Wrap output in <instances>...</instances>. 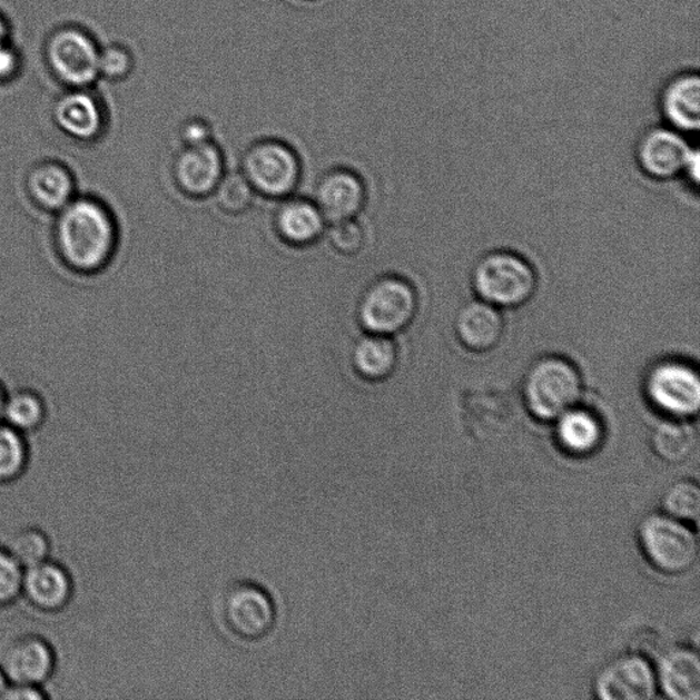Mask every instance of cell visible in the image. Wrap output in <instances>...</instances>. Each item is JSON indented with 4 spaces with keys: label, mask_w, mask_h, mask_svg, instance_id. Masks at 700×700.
Returning a JSON list of instances; mask_svg holds the SVG:
<instances>
[{
    "label": "cell",
    "mask_w": 700,
    "mask_h": 700,
    "mask_svg": "<svg viewBox=\"0 0 700 700\" xmlns=\"http://www.w3.org/2000/svg\"><path fill=\"white\" fill-rule=\"evenodd\" d=\"M583 394L584 379L576 363L559 353H549L526 368L519 398L534 421L552 424L582 403Z\"/></svg>",
    "instance_id": "1"
},
{
    "label": "cell",
    "mask_w": 700,
    "mask_h": 700,
    "mask_svg": "<svg viewBox=\"0 0 700 700\" xmlns=\"http://www.w3.org/2000/svg\"><path fill=\"white\" fill-rule=\"evenodd\" d=\"M62 209L58 238L65 259L80 270H98L116 249L117 227L111 215L89 199L70 201Z\"/></svg>",
    "instance_id": "2"
},
{
    "label": "cell",
    "mask_w": 700,
    "mask_h": 700,
    "mask_svg": "<svg viewBox=\"0 0 700 700\" xmlns=\"http://www.w3.org/2000/svg\"><path fill=\"white\" fill-rule=\"evenodd\" d=\"M538 273L524 256L507 249L490 250L479 257L471 272L476 298L499 309L523 307L538 290Z\"/></svg>",
    "instance_id": "3"
},
{
    "label": "cell",
    "mask_w": 700,
    "mask_h": 700,
    "mask_svg": "<svg viewBox=\"0 0 700 700\" xmlns=\"http://www.w3.org/2000/svg\"><path fill=\"white\" fill-rule=\"evenodd\" d=\"M637 541L644 561L663 576H684L698 564L699 541L693 525L666 513L643 517L638 525Z\"/></svg>",
    "instance_id": "4"
},
{
    "label": "cell",
    "mask_w": 700,
    "mask_h": 700,
    "mask_svg": "<svg viewBox=\"0 0 700 700\" xmlns=\"http://www.w3.org/2000/svg\"><path fill=\"white\" fill-rule=\"evenodd\" d=\"M643 394L650 408L663 418L693 421L700 411L699 371L686 358H661L645 371Z\"/></svg>",
    "instance_id": "5"
},
{
    "label": "cell",
    "mask_w": 700,
    "mask_h": 700,
    "mask_svg": "<svg viewBox=\"0 0 700 700\" xmlns=\"http://www.w3.org/2000/svg\"><path fill=\"white\" fill-rule=\"evenodd\" d=\"M418 308L415 286L400 275H382L362 293L357 321L369 334L396 337L414 323Z\"/></svg>",
    "instance_id": "6"
},
{
    "label": "cell",
    "mask_w": 700,
    "mask_h": 700,
    "mask_svg": "<svg viewBox=\"0 0 700 700\" xmlns=\"http://www.w3.org/2000/svg\"><path fill=\"white\" fill-rule=\"evenodd\" d=\"M220 624L243 643H259L272 635L278 610L270 591L253 580L227 584L219 597Z\"/></svg>",
    "instance_id": "7"
},
{
    "label": "cell",
    "mask_w": 700,
    "mask_h": 700,
    "mask_svg": "<svg viewBox=\"0 0 700 700\" xmlns=\"http://www.w3.org/2000/svg\"><path fill=\"white\" fill-rule=\"evenodd\" d=\"M241 175L256 195L268 199H286L302 181L300 157L289 144L277 139L257 140L245 149Z\"/></svg>",
    "instance_id": "8"
},
{
    "label": "cell",
    "mask_w": 700,
    "mask_h": 700,
    "mask_svg": "<svg viewBox=\"0 0 700 700\" xmlns=\"http://www.w3.org/2000/svg\"><path fill=\"white\" fill-rule=\"evenodd\" d=\"M520 398L499 388H479L463 394L460 417L466 435L477 444L504 438L519 421Z\"/></svg>",
    "instance_id": "9"
},
{
    "label": "cell",
    "mask_w": 700,
    "mask_h": 700,
    "mask_svg": "<svg viewBox=\"0 0 700 700\" xmlns=\"http://www.w3.org/2000/svg\"><path fill=\"white\" fill-rule=\"evenodd\" d=\"M592 691L601 700H650L658 693L654 662L631 651L613 658L597 673Z\"/></svg>",
    "instance_id": "10"
},
{
    "label": "cell",
    "mask_w": 700,
    "mask_h": 700,
    "mask_svg": "<svg viewBox=\"0 0 700 700\" xmlns=\"http://www.w3.org/2000/svg\"><path fill=\"white\" fill-rule=\"evenodd\" d=\"M172 181L190 199L213 196L226 175L225 155L215 140L183 146L171 165Z\"/></svg>",
    "instance_id": "11"
},
{
    "label": "cell",
    "mask_w": 700,
    "mask_h": 700,
    "mask_svg": "<svg viewBox=\"0 0 700 700\" xmlns=\"http://www.w3.org/2000/svg\"><path fill=\"white\" fill-rule=\"evenodd\" d=\"M47 57L53 75L69 86H89L100 75V51L96 41L77 29L56 33L47 47Z\"/></svg>",
    "instance_id": "12"
},
{
    "label": "cell",
    "mask_w": 700,
    "mask_h": 700,
    "mask_svg": "<svg viewBox=\"0 0 700 700\" xmlns=\"http://www.w3.org/2000/svg\"><path fill=\"white\" fill-rule=\"evenodd\" d=\"M693 148L674 129H653L639 140L635 159L639 170L657 183L683 177Z\"/></svg>",
    "instance_id": "13"
},
{
    "label": "cell",
    "mask_w": 700,
    "mask_h": 700,
    "mask_svg": "<svg viewBox=\"0 0 700 700\" xmlns=\"http://www.w3.org/2000/svg\"><path fill=\"white\" fill-rule=\"evenodd\" d=\"M314 201L328 225L355 219L366 207V183L357 172L337 167L322 176L315 188Z\"/></svg>",
    "instance_id": "14"
},
{
    "label": "cell",
    "mask_w": 700,
    "mask_h": 700,
    "mask_svg": "<svg viewBox=\"0 0 700 700\" xmlns=\"http://www.w3.org/2000/svg\"><path fill=\"white\" fill-rule=\"evenodd\" d=\"M658 692L670 700L700 698V660L693 645H668L654 663Z\"/></svg>",
    "instance_id": "15"
},
{
    "label": "cell",
    "mask_w": 700,
    "mask_h": 700,
    "mask_svg": "<svg viewBox=\"0 0 700 700\" xmlns=\"http://www.w3.org/2000/svg\"><path fill=\"white\" fill-rule=\"evenodd\" d=\"M554 441L560 452L572 459H588L601 451L607 440L603 418L580 403L555 418Z\"/></svg>",
    "instance_id": "16"
},
{
    "label": "cell",
    "mask_w": 700,
    "mask_h": 700,
    "mask_svg": "<svg viewBox=\"0 0 700 700\" xmlns=\"http://www.w3.org/2000/svg\"><path fill=\"white\" fill-rule=\"evenodd\" d=\"M53 666L51 645L36 635L14 639L0 657V670L9 684L39 687L50 678Z\"/></svg>",
    "instance_id": "17"
},
{
    "label": "cell",
    "mask_w": 700,
    "mask_h": 700,
    "mask_svg": "<svg viewBox=\"0 0 700 700\" xmlns=\"http://www.w3.org/2000/svg\"><path fill=\"white\" fill-rule=\"evenodd\" d=\"M454 334L464 349L483 355L501 345L505 335V319L501 309L476 298L459 310L454 319Z\"/></svg>",
    "instance_id": "18"
},
{
    "label": "cell",
    "mask_w": 700,
    "mask_h": 700,
    "mask_svg": "<svg viewBox=\"0 0 700 700\" xmlns=\"http://www.w3.org/2000/svg\"><path fill=\"white\" fill-rule=\"evenodd\" d=\"M274 230L292 248H307L326 235L327 220L314 200L286 197L275 209Z\"/></svg>",
    "instance_id": "19"
},
{
    "label": "cell",
    "mask_w": 700,
    "mask_h": 700,
    "mask_svg": "<svg viewBox=\"0 0 700 700\" xmlns=\"http://www.w3.org/2000/svg\"><path fill=\"white\" fill-rule=\"evenodd\" d=\"M21 591L34 607L58 610L69 602L73 584L63 566L46 560L23 570Z\"/></svg>",
    "instance_id": "20"
},
{
    "label": "cell",
    "mask_w": 700,
    "mask_h": 700,
    "mask_svg": "<svg viewBox=\"0 0 700 700\" xmlns=\"http://www.w3.org/2000/svg\"><path fill=\"white\" fill-rule=\"evenodd\" d=\"M396 341L386 335L366 333L351 352V364L358 378L379 383L392 378L398 367Z\"/></svg>",
    "instance_id": "21"
},
{
    "label": "cell",
    "mask_w": 700,
    "mask_h": 700,
    "mask_svg": "<svg viewBox=\"0 0 700 700\" xmlns=\"http://www.w3.org/2000/svg\"><path fill=\"white\" fill-rule=\"evenodd\" d=\"M649 442L651 452L662 463L683 464L696 452L698 445L697 428L692 421L663 418L651 431Z\"/></svg>",
    "instance_id": "22"
},
{
    "label": "cell",
    "mask_w": 700,
    "mask_h": 700,
    "mask_svg": "<svg viewBox=\"0 0 700 700\" xmlns=\"http://www.w3.org/2000/svg\"><path fill=\"white\" fill-rule=\"evenodd\" d=\"M663 114L678 131H697L700 127V82L697 76L676 80L662 100Z\"/></svg>",
    "instance_id": "23"
},
{
    "label": "cell",
    "mask_w": 700,
    "mask_h": 700,
    "mask_svg": "<svg viewBox=\"0 0 700 700\" xmlns=\"http://www.w3.org/2000/svg\"><path fill=\"white\" fill-rule=\"evenodd\" d=\"M56 119L66 134L80 140L93 139L103 124L99 105L91 95L81 92L59 100Z\"/></svg>",
    "instance_id": "24"
},
{
    "label": "cell",
    "mask_w": 700,
    "mask_h": 700,
    "mask_svg": "<svg viewBox=\"0 0 700 700\" xmlns=\"http://www.w3.org/2000/svg\"><path fill=\"white\" fill-rule=\"evenodd\" d=\"M29 187L39 205L50 209L68 206L73 195V183L69 172L57 165L39 167L33 171Z\"/></svg>",
    "instance_id": "25"
},
{
    "label": "cell",
    "mask_w": 700,
    "mask_h": 700,
    "mask_svg": "<svg viewBox=\"0 0 700 700\" xmlns=\"http://www.w3.org/2000/svg\"><path fill=\"white\" fill-rule=\"evenodd\" d=\"M661 512L696 526L700 514V489L692 479H680L669 484L661 495Z\"/></svg>",
    "instance_id": "26"
},
{
    "label": "cell",
    "mask_w": 700,
    "mask_h": 700,
    "mask_svg": "<svg viewBox=\"0 0 700 700\" xmlns=\"http://www.w3.org/2000/svg\"><path fill=\"white\" fill-rule=\"evenodd\" d=\"M255 190L247 178L239 172H226L215 188L213 197L220 211L227 215H243L254 205Z\"/></svg>",
    "instance_id": "27"
},
{
    "label": "cell",
    "mask_w": 700,
    "mask_h": 700,
    "mask_svg": "<svg viewBox=\"0 0 700 700\" xmlns=\"http://www.w3.org/2000/svg\"><path fill=\"white\" fill-rule=\"evenodd\" d=\"M3 418L17 431L38 428L45 418V405L33 393H16L4 401Z\"/></svg>",
    "instance_id": "28"
},
{
    "label": "cell",
    "mask_w": 700,
    "mask_h": 700,
    "mask_svg": "<svg viewBox=\"0 0 700 700\" xmlns=\"http://www.w3.org/2000/svg\"><path fill=\"white\" fill-rule=\"evenodd\" d=\"M28 451L20 431L0 426V482L13 481L26 470Z\"/></svg>",
    "instance_id": "29"
},
{
    "label": "cell",
    "mask_w": 700,
    "mask_h": 700,
    "mask_svg": "<svg viewBox=\"0 0 700 700\" xmlns=\"http://www.w3.org/2000/svg\"><path fill=\"white\" fill-rule=\"evenodd\" d=\"M9 553L23 570L48 560L50 542L43 531L26 529L17 532L9 543Z\"/></svg>",
    "instance_id": "30"
},
{
    "label": "cell",
    "mask_w": 700,
    "mask_h": 700,
    "mask_svg": "<svg viewBox=\"0 0 700 700\" xmlns=\"http://www.w3.org/2000/svg\"><path fill=\"white\" fill-rule=\"evenodd\" d=\"M326 235L332 248L344 256L361 254L366 244V231L356 218L331 224Z\"/></svg>",
    "instance_id": "31"
},
{
    "label": "cell",
    "mask_w": 700,
    "mask_h": 700,
    "mask_svg": "<svg viewBox=\"0 0 700 700\" xmlns=\"http://www.w3.org/2000/svg\"><path fill=\"white\" fill-rule=\"evenodd\" d=\"M23 568L8 549H0V605H6L20 594Z\"/></svg>",
    "instance_id": "32"
},
{
    "label": "cell",
    "mask_w": 700,
    "mask_h": 700,
    "mask_svg": "<svg viewBox=\"0 0 700 700\" xmlns=\"http://www.w3.org/2000/svg\"><path fill=\"white\" fill-rule=\"evenodd\" d=\"M134 65V56L127 47L112 45L100 52L99 73L114 80L124 79L129 76Z\"/></svg>",
    "instance_id": "33"
},
{
    "label": "cell",
    "mask_w": 700,
    "mask_h": 700,
    "mask_svg": "<svg viewBox=\"0 0 700 700\" xmlns=\"http://www.w3.org/2000/svg\"><path fill=\"white\" fill-rule=\"evenodd\" d=\"M183 146H197L214 140L211 125L203 118H190L178 131Z\"/></svg>",
    "instance_id": "34"
},
{
    "label": "cell",
    "mask_w": 700,
    "mask_h": 700,
    "mask_svg": "<svg viewBox=\"0 0 700 700\" xmlns=\"http://www.w3.org/2000/svg\"><path fill=\"white\" fill-rule=\"evenodd\" d=\"M47 696L43 691H40L36 686H22V684H6L3 690L0 691V699L10 700H31V699H46Z\"/></svg>",
    "instance_id": "35"
},
{
    "label": "cell",
    "mask_w": 700,
    "mask_h": 700,
    "mask_svg": "<svg viewBox=\"0 0 700 700\" xmlns=\"http://www.w3.org/2000/svg\"><path fill=\"white\" fill-rule=\"evenodd\" d=\"M18 68V56L13 48L0 45V79L14 73Z\"/></svg>",
    "instance_id": "36"
},
{
    "label": "cell",
    "mask_w": 700,
    "mask_h": 700,
    "mask_svg": "<svg viewBox=\"0 0 700 700\" xmlns=\"http://www.w3.org/2000/svg\"><path fill=\"white\" fill-rule=\"evenodd\" d=\"M688 179V183L692 184L693 187H698L699 184V151L698 149H693L690 159L687 161L684 175Z\"/></svg>",
    "instance_id": "37"
},
{
    "label": "cell",
    "mask_w": 700,
    "mask_h": 700,
    "mask_svg": "<svg viewBox=\"0 0 700 700\" xmlns=\"http://www.w3.org/2000/svg\"><path fill=\"white\" fill-rule=\"evenodd\" d=\"M6 36H8V27H6L4 21L0 18V45L3 43Z\"/></svg>",
    "instance_id": "38"
},
{
    "label": "cell",
    "mask_w": 700,
    "mask_h": 700,
    "mask_svg": "<svg viewBox=\"0 0 700 700\" xmlns=\"http://www.w3.org/2000/svg\"><path fill=\"white\" fill-rule=\"evenodd\" d=\"M4 396L2 391H0V421L3 418V408H4Z\"/></svg>",
    "instance_id": "39"
}]
</instances>
